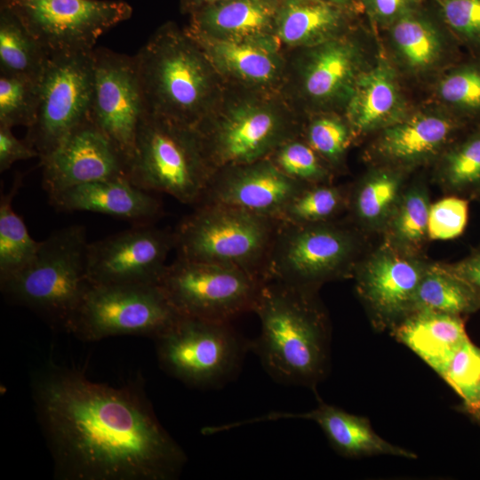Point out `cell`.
Wrapping results in <instances>:
<instances>
[{
	"label": "cell",
	"instance_id": "obj_1",
	"mask_svg": "<svg viewBox=\"0 0 480 480\" xmlns=\"http://www.w3.org/2000/svg\"><path fill=\"white\" fill-rule=\"evenodd\" d=\"M37 420L60 480H173L188 459L135 380L114 387L51 361L32 377Z\"/></svg>",
	"mask_w": 480,
	"mask_h": 480
},
{
	"label": "cell",
	"instance_id": "obj_2",
	"mask_svg": "<svg viewBox=\"0 0 480 480\" xmlns=\"http://www.w3.org/2000/svg\"><path fill=\"white\" fill-rule=\"evenodd\" d=\"M253 312L260 332L252 350L275 381L314 388L326 377L331 329L316 292L268 280Z\"/></svg>",
	"mask_w": 480,
	"mask_h": 480
},
{
	"label": "cell",
	"instance_id": "obj_3",
	"mask_svg": "<svg viewBox=\"0 0 480 480\" xmlns=\"http://www.w3.org/2000/svg\"><path fill=\"white\" fill-rule=\"evenodd\" d=\"M133 58L147 112L195 127L223 97L211 60L174 23L161 26Z\"/></svg>",
	"mask_w": 480,
	"mask_h": 480
},
{
	"label": "cell",
	"instance_id": "obj_4",
	"mask_svg": "<svg viewBox=\"0 0 480 480\" xmlns=\"http://www.w3.org/2000/svg\"><path fill=\"white\" fill-rule=\"evenodd\" d=\"M303 116L281 93L226 86L215 108L196 129L213 172L269 157L300 136Z\"/></svg>",
	"mask_w": 480,
	"mask_h": 480
},
{
	"label": "cell",
	"instance_id": "obj_5",
	"mask_svg": "<svg viewBox=\"0 0 480 480\" xmlns=\"http://www.w3.org/2000/svg\"><path fill=\"white\" fill-rule=\"evenodd\" d=\"M291 52L281 94L304 116L343 114L358 79L381 48L378 33L364 19L339 36Z\"/></svg>",
	"mask_w": 480,
	"mask_h": 480
},
{
	"label": "cell",
	"instance_id": "obj_6",
	"mask_svg": "<svg viewBox=\"0 0 480 480\" xmlns=\"http://www.w3.org/2000/svg\"><path fill=\"white\" fill-rule=\"evenodd\" d=\"M85 228L70 225L41 241L34 259L0 282L3 294L64 331L90 285Z\"/></svg>",
	"mask_w": 480,
	"mask_h": 480
},
{
	"label": "cell",
	"instance_id": "obj_7",
	"mask_svg": "<svg viewBox=\"0 0 480 480\" xmlns=\"http://www.w3.org/2000/svg\"><path fill=\"white\" fill-rule=\"evenodd\" d=\"M213 173L195 127L145 112L127 172L132 184L195 207Z\"/></svg>",
	"mask_w": 480,
	"mask_h": 480
},
{
	"label": "cell",
	"instance_id": "obj_8",
	"mask_svg": "<svg viewBox=\"0 0 480 480\" xmlns=\"http://www.w3.org/2000/svg\"><path fill=\"white\" fill-rule=\"evenodd\" d=\"M281 221L222 204H199L173 230L177 257L240 268L266 282Z\"/></svg>",
	"mask_w": 480,
	"mask_h": 480
},
{
	"label": "cell",
	"instance_id": "obj_9",
	"mask_svg": "<svg viewBox=\"0 0 480 480\" xmlns=\"http://www.w3.org/2000/svg\"><path fill=\"white\" fill-rule=\"evenodd\" d=\"M163 371L188 387L218 388L238 374L252 341L230 322L179 316L154 339Z\"/></svg>",
	"mask_w": 480,
	"mask_h": 480
},
{
	"label": "cell",
	"instance_id": "obj_10",
	"mask_svg": "<svg viewBox=\"0 0 480 480\" xmlns=\"http://www.w3.org/2000/svg\"><path fill=\"white\" fill-rule=\"evenodd\" d=\"M179 316L158 284H90L66 332L83 341L120 335L154 340Z\"/></svg>",
	"mask_w": 480,
	"mask_h": 480
},
{
	"label": "cell",
	"instance_id": "obj_11",
	"mask_svg": "<svg viewBox=\"0 0 480 480\" xmlns=\"http://www.w3.org/2000/svg\"><path fill=\"white\" fill-rule=\"evenodd\" d=\"M356 250V236L333 220L281 222L268 259L266 281L316 292L322 284L350 272Z\"/></svg>",
	"mask_w": 480,
	"mask_h": 480
},
{
	"label": "cell",
	"instance_id": "obj_12",
	"mask_svg": "<svg viewBox=\"0 0 480 480\" xmlns=\"http://www.w3.org/2000/svg\"><path fill=\"white\" fill-rule=\"evenodd\" d=\"M93 50L49 54L38 81L36 117L25 137L40 159L51 154L74 129L91 117Z\"/></svg>",
	"mask_w": 480,
	"mask_h": 480
},
{
	"label": "cell",
	"instance_id": "obj_13",
	"mask_svg": "<svg viewBox=\"0 0 480 480\" xmlns=\"http://www.w3.org/2000/svg\"><path fill=\"white\" fill-rule=\"evenodd\" d=\"M264 282L235 267L177 257L158 286L180 316L231 322L253 312Z\"/></svg>",
	"mask_w": 480,
	"mask_h": 480
},
{
	"label": "cell",
	"instance_id": "obj_14",
	"mask_svg": "<svg viewBox=\"0 0 480 480\" xmlns=\"http://www.w3.org/2000/svg\"><path fill=\"white\" fill-rule=\"evenodd\" d=\"M48 53L91 51L106 31L127 20L132 6L120 0H0Z\"/></svg>",
	"mask_w": 480,
	"mask_h": 480
},
{
	"label": "cell",
	"instance_id": "obj_15",
	"mask_svg": "<svg viewBox=\"0 0 480 480\" xmlns=\"http://www.w3.org/2000/svg\"><path fill=\"white\" fill-rule=\"evenodd\" d=\"M377 33L383 55L412 91L425 92L439 75L464 57L428 0Z\"/></svg>",
	"mask_w": 480,
	"mask_h": 480
},
{
	"label": "cell",
	"instance_id": "obj_16",
	"mask_svg": "<svg viewBox=\"0 0 480 480\" xmlns=\"http://www.w3.org/2000/svg\"><path fill=\"white\" fill-rule=\"evenodd\" d=\"M468 125L421 100L402 119L374 133L365 156L373 165L408 172L435 163Z\"/></svg>",
	"mask_w": 480,
	"mask_h": 480
},
{
	"label": "cell",
	"instance_id": "obj_17",
	"mask_svg": "<svg viewBox=\"0 0 480 480\" xmlns=\"http://www.w3.org/2000/svg\"><path fill=\"white\" fill-rule=\"evenodd\" d=\"M91 119L129 164L139 124L146 112L133 56L106 48L93 50Z\"/></svg>",
	"mask_w": 480,
	"mask_h": 480
},
{
	"label": "cell",
	"instance_id": "obj_18",
	"mask_svg": "<svg viewBox=\"0 0 480 480\" xmlns=\"http://www.w3.org/2000/svg\"><path fill=\"white\" fill-rule=\"evenodd\" d=\"M172 249L173 231L133 225L88 244V280L94 284H158Z\"/></svg>",
	"mask_w": 480,
	"mask_h": 480
},
{
	"label": "cell",
	"instance_id": "obj_19",
	"mask_svg": "<svg viewBox=\"0 0 480 480\" xmlns=\"http://www.w3.org/2000/svg\"><path fill=\"white\" fill-rule=\"evenodd\" d=\"M428 264L389 244L356 268V290L377 328L393 329L412 313Z\"/></svg>",
	"mask_w": 480,
	"mask_h": 480
},
{
	"label": "cell",
	"instance_id": "obj_20",
	"mask_svg": "<svg viewBox=\"0 0 480 480\" xmlns=\"http://www.w3.org/2000/svg\"><path fill=\"white\" fill-rule=\"evenodd\" d=\"M40 162L48 196L85 183L127 178V161L91 117Z\"/></svg>",
	"mask_w": 480,
	"mask_h": 480
},
{
	"label": "cell",
	"instance_id": "obj_21",
	"mask_svg": "<svg viewBox=\"0 0 480 480\" xmlns=\"http://www.w3.org/2000/svg\"><path fill=\"white\" fill-rule=\"evenodd\" d=\"M306 186L265 158L215 171L199 204L228 205L280 220L286 205Z\"/></svg>",
	"mask_w": 480,
	"mask_h": 480
},
{
	"label": "cell",
	"instance_id": "obj_22",
	"mask_svg": "<svg viewBox=\"0 0 480 480\" xmlns=\"http://www.w3.org/2000/svg\"><path fill=\"white\" fill-rule=\"evenodd\" d=\"M188 34L204 52L226 86L281 93L287 58L275 36L220 41Z\"/></svg>",
	"mask_w": 480,
	"mask_h": 480
},
{
	"label": "cell",
	"instance_id": "obj_23",
	"mask_svg": "<svg viewBox=\"0 0 480 480\" xmlns=\"http://www.w3.org/2000/svg\"><path fill=\"white\" fill-rule=\"evenodd\" d=\"M418 102L381 52L358 79L343 114L356 140L402 119Z\"/></svg>",
	"mask_w": 480,
	"mask_h": 480
},
{
	"label": "cell",
	"instance_id": "obj_24",
	"mask_svg": "<svg viewBox=\"0 0 480 480\" xmlns=\"http://www.w3.org/2000/svg\"><path fill=\"white\" fill-rule=\"evenodd\" d=\"M49 203L59 212H92L113 216L133 225L154 224L164 213L161 201L126 177L78 185L53 196Z\"/></svg>",
	"mask_w": 480,
	"mask_h": 480
},
{
	"label": "cell",
	"instance_id": "obj_25",
	"mask_svg": "<svg viewBox=\"0 0 480 480\" xmlns=\"http://www.w3.org/2000/svg\"><path fill=\"white\" fill-rule=\"evenodd\" d=\"M289 419L315 421L322 428L333 449L345 457L380 454L409 459L417 457L412 452L394 445L378 436L366 418L351 414L324 403L306 412H274L252 420L235 422L234 425L239 427L255 422Z\"/></svg>",
	"mask_w": 480,
	"mask_h": 480
},
{
	"label": "cell",
	"instance_id": "obj_26",
	"mask_svg": "<svg viewBox=\"0 0 480 480\" xmlns=\"http://www.w3.org/2000/svg\"><path fill=\"white\" fill-rule=\"evenodd\" d=\"M361 11L324 0H281L275 36L291 51L339 36L364 20Z\"/></svg>",
	"mask_w": 480,
	"mask_h": 480
},
{
	"label": "cell",
	"instance_id": "obj_27",
	"mask_svg": "<svg viewBox=\"0 0 480 480\" xmlns=\"http://www.w3.org/2000/svg\"><path fill=\"white\" fill-rule=\"evenodd\" d=\"M281 0H222L190 13V35L220 41L275 36ZM276 37V36H275Z\"/></svg>",
	"mask_w": 480,
	"mask_h": 480
},
{
	"label": "cell",
	"instance_id": "obj_28",
	"mask_svg": "<svg viewBox=\"0 0 480 480\" xmlns=\"http://www.w3.org/2000/svg\"><path fill=\"white\" fill-rule=\"evenodd\" d=\"M392 330L398 341L436 372L468 340L462 316L433 311L412 312Z\"/></svg>",
	"mask_w": 480,
	"mask_h": 480
},
{
	"label": "cell",
	"instance_id": "obj_29",
	"mask_svg": "<svg viewBox=\"0 0 480 480\" xmlns=\"http://www.w3.org/2000/svg\"><path fill=\"white\" fill-rule=\"evenodd\" d=\"M430 101L468 124L480 121V58L468 55L426 89Z\"/></svg>",
	"mask_w": 480,
	"mask_h": 480
},
{
	"label": "cell",
	"instance_id": "obj_30",
	"mask_svg": "<svg viewBox=\"0 0 480 480\" xmlns=\"http://www.w3.org/2000/svg\"><path fill=\"white\" fill-rule=\"evenodd\" d=\"M406 172L374 165L358 183L351 196L356 220L371 228H385L403 192Z\"/></svg>",
	"mask_w": 480,
	"mask_h": 480
},
{
	"label": "cell",
	"instance_id": "obj_31",
	"mask_svg": "<svg viewBox=\"0 0 480 480\" xmlns=\"http://www.w3.org/2000/svg\"><path fill=\"white\" fill-rule=\"evenodd\" d=\"M480 309V300L447 265H428L417 288L412 312L433 311L455 316Z\"/></svg>",
	"mask_w": 480,
	"mask_h": 480
},
{
	"label": "cell",
	"instance_id": "obj_32",
	"mask_svg": "<svg viewBox=\"0 0 480 480\" xmlns=\"http://www.w3.org/2000/svg\"><path fill=\"white\" fill-rule=\"evenodd\" d=\"M48 57L21 20L0 5V73L39 79Z\"/></svg>",
	"mask_w": 480,
	"mask_h": 480
},
{
	"label": "cell",
	"instance_id": "obj_33",
	"mask_svg": "<svg viewBox=\"0 0 480 480\" xmlns=\"http://www.w3.org/2000/svg\"><path fill=\"white\" fill-rule=\"evenodd\" d=\"M22 182L16 175L10 190L0 198V282L23 269L36 256L41 241L33 239L12 208V200Z\"/></svg>",
	"mask_w": 480,
	"mask_h": 480
},
{
	"label": "cell",
	"instance_id": "obj_34",
	"mask_svg": "<svg viewBox=\"0 0 480 480\" xmlns=\"http://www.w3.org/2000/svg\"><path fill=\"white\" fill-rule=\"evenodd\" d=\"M429 208L428 191L423 185H413L404 192L384 228L388 244L415 255L428 236Z\"/></svg>",
	"mask_w": 480,
	"mask_h": 480
},
{
	"label": "cell",
	"instance_id": "obj_35",
	"mask_svg": "<svg viewBox=\"0 0 480 480\" xmlns=\"http://www.w3.org/2000/svg\"><path fill=\"white\" fill-rule=\"evenodd\" d=\"M443 186L455 193L480 192V126L459 136L435 161Z\"/></svg>",
	"mask_w": 480,
	"mask_h": 480
},
{
	"label": "cell",
	"instance_id": "obj_36",
	"mask_svg": "<svg viewBox=\"0 0 480 480\" xmlns=\"http://www.w3.org/2000/svg\"><path fill=\"white\" fill-rule=\"evenodd\" d=\"M300 136L332 171L342 164L356 140L344 114L337 112L304 116Z\"/></svg>",
	"mask_w": 480,
	"mask_h": 480
},
{
	"label": "cell",
	"instance_id": "obj_37",
	"mask_svg": "<svg viewBox=\"0 0 480 480\" xmlns=\"http://www.w3.org/2000/svg\"><path fill=\"white\" fill-rule=\"evenodd\" d=\"M345 204L340 188L332 183L308 185L289 202L280 221L295 225L332 221Z\"/></svg>",
	"mask_w": 480,
	"mask_h": 480
},
{
	"label": "cell",
	"instance_id": "obj_38",
	"mask_svg": "<svg viewBox=\"0 0 480 480\" xmlns=\"http://www.w3.org/2000/svg\"><path fill=\"white\" fill-rule=\"evenodd\" d=\"M268 158L283 173L298 182L306 185L332 183L333 171L301 136L284 142Z\"/></svg>",
	"mask_w": 480,
	"mask_h": 480
},
{
	"label": "cell",
	"instance_id": "obj_39",
	"mask_svg": "<svg viewBox=\"0 0 480 480\" xmlns=\"http://www.w3.org/2000/svg\"><path fill=\"white\" fill-rule=\"evenodd\" d=\"M39 79L0 73V125L29 128L39 102Z\"/></svg>",
	"mask_w": 480,
	"mask_h": 480
},
{
	"label": "cell",
	"instance_id": "obj_40",
	"mask_svg": "<svg viewBox=\"0 0 480 480\" xmlns=\"http://www.w3.org/2000/svg\"><path fill=\"white\" fill-rule=\"evenodd\" d=\"M468 55L480 58V0H428Z\"/></svg>",
	"mask_w": 480,
	"mask_h": 480
},
{
	"label": "cell",
	"instance_id": "obj_41",
	"mask_svg": "<svg viewBox=\"0 0 480 480\" xmlns=\"http://www.w3.org/2000/svg\"><path fill=\"white\" fill-rule=\"evenodd\" d=\"M437 373L463 402L468 400L480 380V348L467 340L453 351Z\"/></svg>",
	"mask_w": 480,
	"mask_h": 480
},
{
	"label": "cell",
	"instance_id": "obj_42",
	"mask_svg": "<svg viewBox=\"0 0 480 480\" xmlns=\"http://www.w3.org/2000/svg\"><path fill=\"white\" fill-rule=\"evenodd\" d=\"M468 219V202L450 196L430 205L428 235L434 240H449L462 234Z\"/></svg>",
	"mask_w": 480,
	"mask_h": 480
},
{
	"label": "cell",
	"instance_id": "obj_43",
	"mask_svg": "<svg viewBox=\"0 0 480 480\" xmlns=\"http://www.w3.org/2000/svg\"><path fill=\"white\" fill-rule=\"evenodd\" d=\"M427 0H360L362 13L368 24L380 32Z\"/></svg>",
	"mask_w": 480,
	"mask_h": 480
},
{
	"label": "cell",
	"instance_id": "obj_44",
	"mask_svg": "<svg viewBox=\"0 0 480 480\" xmlns=\"http://www.w3.org/2000/svg\"><path fill=\"white\" fill-rule=\"evenodd\" d=\"M11 127L0 125V172L9 170L21 160L38 157V153L25 140L17 139Z\"/></svg>",
	"mask_w": 480,
	"mask_h": 480
},
{
	"label": "cell",
	"instance_id": "obj_45",
	"mask_svg": "<svg viewBox=\"0 0 480 480\" xmlns=\"http://www.w3.org/2000/svg\"><path fill=\"white\" fill-rule=\"evenodd\" d=\"M447 267L468 284L480 300V250L455 264L447 265Z\"/></svg>",
	"mask_w": 480,
	"mask_h": 480
},
{
	"label": "cell",
	"instance_id": "obj_46",
	"mask_svg": "<svg viewBox=\"0 0 480 480\" xmlns=\"http://www.w3.org/2000/svg\"><path fill=\"white\" fill-rule=\"evenodd\" d=\"M462 408L476 422L480 423V380L476 384L470 397L463 402Z\"/></svg>",
	"mask_w": 480,
	"mask_h": 480
},
{
	"label": "cell",
	"instance_id": "obj_47",
	"mask_svg": "<svg viewBox=\"0 0 480 480\" xmlns=\"http://www.w3.org/2000/svg\"><path fill=\"white\" fill-rule=\"evenodd\" d=\"M222 0H180V10L184 13H192L197 9Z\"/></svg>",
	"mask_w": 480,
	"mask_h": 480
},
{
	"label": "cell",
	"instance_id": "obj_48",
	"mask_svg": "<svg viewBox=\"0 0 480 480\" xmlns=\"http://www.w3.org/2000/svg\"><path fill=\"white\" fill-rule=\"evenodd\" d=\"M324 1L329 2L331 4H333L339 6L350 8V9H356L362 12L361 6H360V0H324Z\"/></svg>",
	"mask_w": 480,
	"mask_h": 480
}]
</instances>
